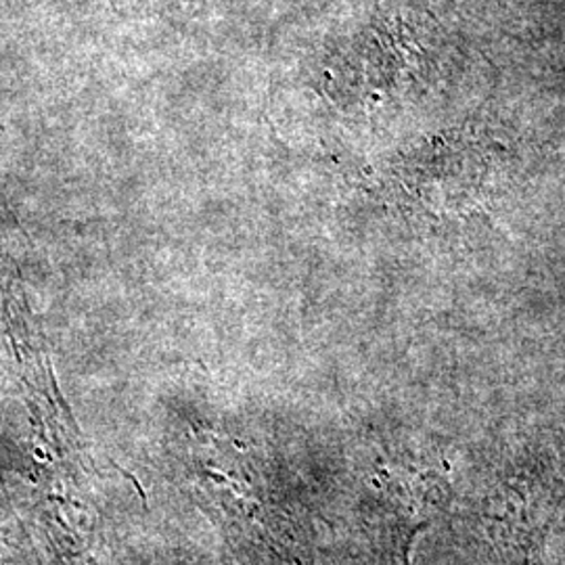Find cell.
<instances>
[{"instance_id": "6da1fadb", "label": "cell", "mask_w": 565, "mask_h": 565, "mask_svg": "<svg viewBox=\"0 0 565 565\" xmlns=\"http://www.w3.org/2000/svg\"><path fill=\"white\" fill-rule=\"evenodd\" d=\"M452 505L482 564L546 565L565 509L564 461L551 445H509Z\"/></svg>"}]
</instances>
